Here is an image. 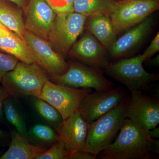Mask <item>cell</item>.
I'll use <instances>...</instances> for the list:
<instances>
[{
  "mask_svg": "<svg viewBox=\"0 0 159 159\" xmlns=\"http://www.w3.org/2000/svg\"><path fill=\"white\" fill-rule=\"evenodd\" d=\"M118 137L100 152L102 159H157L151 152L159 153V141L145 129L126 118Z\"/></svg>",
  "mask_w": 159,
  "mask_h": 159,
  "instance_id": "6da1fadb",
  "label": "cell"
},
{
  "mask_svg": "<svg viewBox=\"0 0 159 159\" xmlns=\"http://www.w3.org/2000/svg\"><path fill=\"white\" fill-rule=\"evenodd\" d=\"M130 96L108 112L89 123L85 151L96 157L114 142L127 118L126 111Z\"/></svg>",
  "mask_w": 159,
  "mask_h": 159,
  "instance_id": "7a4b0ae2",
  "label": "cell"
},
{
  "mask_svg": "<svg viewBox=\"0 0 159 159\" xmlns=\"http://www.w3.org/2000/svg\"><path fill=\"white\" fill-rule=\"evenodd\" d=\"M48 80L45 71L36 63L19 61L13 70L5 74L0 83L11 98L28 96L39 98Z\"/></svg>",
  "mask_w": 159,
  "mask_h": 159,
  "instance_id": "3957f363",
  "label": "cell"
},
{
  "mask_svg": "<svg viewBox=\"0 0 159 159\" xmlns=\"http://www.w3.org/2000/svg\"><path fill=\"white\" fill-rule=\"evenodd\" d=\"M145 59L142 54L129 58H121L109 62L104 73L127 87L130 91L143 92L148 89L152 84L158 80V74H150L143 67Z\"/></svg>",
  "mask_w": 159,
  "mask_h": 159,
  "instance_id": "277c9868",
  "label": "cell"
},
{
  "mask_svg": "<svg viewBox=\"0 0 159 159\" xmlns=\"http://www.w3.org/2000/svg\"><path fill=\"white\" fill-rule=\"evenodd\" d=\"M68 64V69L65 73L49 79L59 85L74 89L106 91L114 88V84L106 78L100 69L77 61H70Z\"/></svg>",
  "mask_w": 159,
  "mask_h": 159,
  "instance_id": "5b68a950",
  "label": "cell"
},
{
  "mask_svg": "<svg viewBox=\"0 0 159 159\" xmlns=\"http://www.w3.org/2000/svg\"><path fill=\"white\" fill-rule=\"evenodd\" d=\"M159 8V0L115 1L110 14L117 34L141 22Z\"/></svg>",
  "mask_w": 159,
  "mask_h": 159,
  "instance_id": "8992f818",
  "label": "cell"
},
{
  "mask_svg": "<svg viewBox=\"0 0 159 159\" xmlns=\"http://www.w3.org/2000/svg\"><path fill=\"white\" fill-rule=\"evenodd\" d=\"M87 16L76 12L57 13L49 42L63 56L69 51L84 30Z\"/></svg>",
  "mask_w": 159,
  "mask_h": 159,
  "instance_id": "52a82bcc",
  "label": "cell"
},
{
  "mask_svg": "<svg viewBox=\"0 0 159 159\" xmlns=\"http://www.w3.org/2000/svg\"><path fill=\"white\" fill-rule=\"evenodd\" d=\"M91 89H74L59 85L48 80L39 98L59 111L65 119L78 111L80 103Z\"/></svg>",
  "mask_w": 159,
  "mask_h": 159,
  "instance_id": "ba28073f",
  "label": "cell"
},
{
  "mask_svg": "<svg viewBox=\"0 0 159 159\" xmlns=\"http://www.w3.org/2000/svg\"><path fill=\"white\" fill-rule=\"evenodd\" d=\"M24 38L31 49L35 62L50 77L62 75L67 71L68 62L49 41L26 30Z\"/></svg>",
  "mask_w": 159,
  "mask_h": 159,
  "instance_id": "9c48e42d",
  "label": "cell"
},
{
  "mask_svg": "<svg viewBox=\"0 0 159 159\" xmlns=\"http://www.w3.org/2000/svg\"><path fill=\"white\" fill-rule=\"evenodd\" d=\"M127 95L120 87L91 92L83 99L78 111L84 119L90 123L119 105Z\"/></svg>",
  "mask_w": 159,
  "mask_h": 159,
  "instance_id": "30bf717a",
  "label": "cell"
},
{
  "mask_svg": "<svg viewBox=\"0 0 159 159\" xmlns=\"http://www.w3.org/2000/svg\"><path fill=\"white\" fill-rule=\"evenodd\" d=\"M23 10L25 30L49 41L57 13L46 0H29Z\"/></svg>",
  "mask_w": 159,
  "mask_h": 159,
  "instance_id": "8fae6325",
  "label": "cell"
},
{
  "mask_svg": "<svg viewBox=\"0 0 159 159\" xmlns=\"http://www.w3.org/2000/svg\"><path fill=\"white\" fill-rule=\"evenodd\" d=\"M126 111L127 118L150 130L159 123V101L141 91H131Z\"/></svg>",
  "mask_w": 159,
  "mask_h": 159,
  "instance_id": "7c38bea8",
  "label": "cell"
},
{
  "mask_svg": "<svg viewBox=\"0 0 159 159\" xmlns=\"http://www.w3.org/2000/svg\"><path fill=\"white\" fill-rule=\"evenodd\" d=\"M154 24L153 18L148 16L130 28L125 34L114 41L109 48V55L114 59H121L136 49L148 37Z\"/></svg>",
  "mask_w": 159,
  "mask_h": 159,
  "instance_id": "4fadbf2b",
  "label": "cell"
},
{
  "mask_svg": "<svg viewBox=\"0 0 159 159\" xmlns=\"http://www.w3.org/2000/svg\"><path fill=\"white\" fill-rule=\"evenodd\" d=\"M68 54L85 64L100 69H104L109 62L105 48L90 33L76 41Z\"/></svg>",
  "mask_w": 159,
  "mask_h": 159,
  "instance_id": "5bb4252c",
  "label": "cell"
},
{
  "mask_svg": "<svg viewBox=\"0 0 159 159\" xmlns=\"http://www.w3.org/2000/svg\"><path fill=\"white\" fill-rule=\"evenodd\" d=\"M89 124L77 111L64 119L56 130L60 139L63 141L71 153L80 151H86Z\"/></svg>",
  "mask_w": 159,
  "mask_h": 159,
  "instance_id": "9a60e30c",
  "label": "cell"
},
{
  "mask_svg": "<svg viewBox=\"0 0 159 159\" xmlns=\"http://www.w3.org/2000/svg\"><path fill=\"white\" fill-rule=\"evenodd\" d=\"M9 148L0 159H35L48 149L34 144L16 130L11 132Z\"/></svg>",
  "mask_w": 159,
  "mask_h": 159,
  "instance_id": "2e32d148",
  "label": "cell"
},
{
  "mask_svg": "<svg viewBox=\"0 0 159 159\" xmlns=\"http://www.w3.org/2000/svg\"><path fill=\"white\" fill-rule=\"evenodd\" d=\"M87 20L91 34L105 48L109 49L116 40L117 35L110 16L95 15L87 17Z\"/></svg>",
  "mask_w": 159,
  "mask_h": 159,
  "instance_id": "e0dca14e",
  "label": "cell"
},
{
  "mask_svg": "<svg viewBox=\"0 0 159 159\" xmlns=\"http://www.w3.org/2000/svg\"><path fill=\"white\" fill-rule=\"evenodd\" d=\"M0 22L24 39L26 30L22 9L8 0H0Z\"/></svg>",
  "mask_w": 159,
  "mask_h": 159,
  "instance_id": "ac0fdd59",
  "label": "cell"
},
{
  "mask_svg": "<svg viewBox=\"0 0 159 159\" xmlns=\"http://www.w3.org/2000/svg\"><path fill=\"white\" fill-rule=\"evenodd\" d=\"M0 50L13 56L20 61L28 64L36 63L26 41L15 33L0 37Z\"/></svg>",
  "mask_w": 159,
  "mask_h": 159,
  "instance_id": "d6986e66",
  "label": "cell"
},
{
  "mask_svg": "<svg viewBox=\"0 0 159 159\" xmlns=\"http://www.w3.org/2000/svg\"><path fill=\"white\" fill-rule=\"evenodd\" d=\"M115 0H74V11L87 17L98 14L110 16Z\"/></svg>",
  "mask_w": 159,
  "mask_h": 159,
  "instance_id": "ffe728a7",
  "label": "cell"
},
{
  "mask_svg": "<svg viewBox=\"0 0 159 159\" xmlns=\"http://www.w3.org/2000/svg\"><path fill=\"white\" fill-rule=\"evenodd\" d=\"M25 135L34 144L48 148L60 139L54 128L43 124L33 125L27 131Z\"/></svg>",
  "mask_w": 159,
  "mask_h": 159,
  "instance_id": "44dd1931",
  "label": "cell"
},
{
  "mask_svg": "<svg viewBox=\"0 0 159 159\" xmlns=\"http://www.w3.org/2000/svg\"><path fill=\"white\" fill-rule=\"evenodd\" d=\"M33 101L34 109L39 115L57 130L64 120L59 111L48 102L39 97H34Z\"/></svg>",
  "mask_w": 159,
  "mask_h": 159,
  "instance_id": "7402d4cb",
  "label": "cell"
},
{
  "mask_svg": "<svg viewBox=\"0 0 159 159\" xmlns=\"http://www.w3.org/2000/svg\"><path fill=\"white\" fill-rule=\"evenodd\" d=\"M3 111L7 121L14 126L16 130L21 134L25 135L28 131L25 122L11 97L9 96L4 100Z\"/></svg>",
  "mask_w": 159,
  "mask_h": 159,
  "instance_id": "603a6c76",
  "label": "cell"
},
{
  "mask_svg": "<svg viewBox=\"0 0 159 159\" xmlns=\"http://www.w3.org/2000/svg\"><path fill=\"white\" fill-rule=\"evenodd\" d=\"M71 154L63 141L60 139L35 159H69Z\"/></svg>",
  "mask_w": 159,
  "mask_h": 159,
  "instance_id": "cb8c5ba5",
  "label": "cell"
},
{
  "mask_svg": "<svg viewBox=\"0 0 159 159\" xmlns=\"http://www.w3.org/2000/svg\"><path fill=\"white\" fill-rule=\"evenodd\" d=\"M19 61L13 56L0 52V83L5 74L13 70Z\"/></svg>",
  "mask_w": 159,
  "mask_h": 159,
  "instance_id": "d4e9b609",
  "label": "cell"
},
{
  "mask_svg": "<svg viewBox=\"0 0 159 159\" xmlns=\"http://www.w3.org/2000/svg\"><path fill=\"white\" fill-rule=\"evenodd\" d=\"M57 13L74 12V0H46Z\"/></svg>",
  "mask_w": 159,
  "mask_h": 159,
  "instance_id": "484cf974",
  "label": "cell"
},
{
  "mask_svg": "<svg viewBox=\"0 0 159 159\" xmlns=\"http://www.w3.org/2000/svg\"><path fill=\"white\" fill-rule=\"evenodd\" d=\"M159 51V33L158 32L155 37L152 41L150 44L142 55L145 59V61L150 59L155 54Z\"/></svg>",
  "mask_w": 159,
  "mask_h": 159,
  "instance_id": "4316f807",
  "label": "cell"
},
{
  "mask_svg": "<svg viewBox=\"0 0 159 159\" xmlns=\"http://www.w3.org/2000/svg\"><path fill=\"white\" fill-rule=\"evenodd\" d=\"M97 157L85 151H80L71 154L69 159H95Z\"/></svg>",
  "mask_w": 159,
  "mask_h": 159,
  "instance_id": "83f0119b",
  "label": "cell"
},
{
  "mask_svg": "<svg viewBox=\"0 0 159 159\" xmlns=\"http://www.w3.org/2000/svg\"><path fill=\"white\" fill-rule=\"evenodd\" d=\"M11 134L0 129V148L7 145L10 143Z\"/></svg>",
  "mask_w": 159,
  "mask_h": 159,
  "instance_id": "f1b7e54d",
  "label": "cell"
},
{
  "mask_svg": "<svg viewBox=\"0 0 159 159\" xmlns=\"http://www.w3.org/2000/svg\"><path fill=\"white\" fill-rule=\"evenodd\" d=\"M9 97L8 94L2 87H0V120H3L4 119V111H3V103L4 100Z\"/></svg>",
  "mask_w": 159,
  "mask_h": 159,
  "instance_id": "f546056e",
  "label": "cell"
},
{
  "mask_svg": "<svg viewBox=\"0 0 159 159\" xmlns=\"http://www.w3.org/2000/svg\"><path fill=\"white\" fill-rule=\"evenodd\" d=\"M8 1L14 3V4L23 9L27 5L29 0H8Z\"/></svg>",
  "mask_w": 159,
  "mask_h": 159,
  "instance_id": "4dcf8cb0",
  "label": "cell"
},
{
  "mask_svg": "<svg viewBox=\"0 0 159 159\" xmlns=\"http://www.w3.org/2000/svg\"><path fill=\"white\" fill-rule=\"evenodd\" d=\"M149 134L151 137L155 139H159V128L156 127L153 129L149 130Z\"/></svg>",
  "mask_w": 159,
  "mask_h": 159,
  "instance_id": "1f68e13d",
  "label": "cell"
},
{
  "mask_svg": "<svg viewBox=\"0 0 159 159\" xmlns=\"http://www.w3.org/2000/svg\"><path fill=\"white\" fill-rule=\"evenodd\" d=\"M149 64L152 66H159V54L156 57L149 61Z\"/></svg>",
  "mask_w": 159,
  "mask_h": 159,
  "instance_id": "d6a6232c",
  "label": "cell"
},
{
  "mask_svg": "<svg viewBox=\"0 0 159 159\" xmlns=\"http://www.w3.org/2000/svg\"><path fill=\"white\" fill-rule=\"evenodd\" d=\"M12 33H13V32L10 31L9 29H7V30L0 29V37L9 35V34H12Z\"/></svg>",
  "mask_w": 159,
  "mask_h": 159,
  "instance_id": "836d02e7",
  "label": "cell"
},
{
  "mask_svg": "<svg viewBox=\"0 0 159 159\" xmlns=\"http://www.w3.org/2000/svg\"><path fill=\"white\" fill-rule=\"evenodd\" d=\"M0 29H4V30H7V29H7L6 26H4V25H3V24H2L1 22H0Z\"/></svg>",
  "mask_w": 159,
  "mask_h": 159,
  "instance_id": "e575fe53",
  "label": "cell"
},
{
  "mask_svg": "<svg viewBox=\"0 0 159 159\" xmlns=\"http://www.w3.org/2000/svg\"><path fill=\"white\" fill-rule=\"evenodd\" d=\"M0 87H1V86H0Z\"/></svg>",
  "mask_w": 159,
  "mask_h": 159,
  "instance_id": "d590c367",
  "label": "cell"
}]
</instances>
